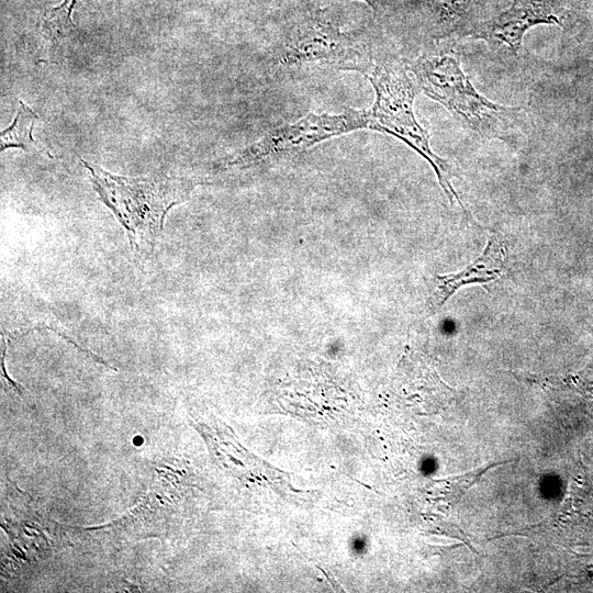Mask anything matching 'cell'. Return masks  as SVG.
<instances>
[{"instance_id": "obj_1", "label": "cell", "mask_w": 593, "mask_h": 593, "mask_svg": "<svg viewBox=\"0 0 593 593\" xmlns=\"http://www.w3.org/2000/svg\"><path fill=\"white\" fill-rule=\"evenodd\" d=\"M80 160L100 200L124 227L132 250L142 256L152 254L167 213L189 198L192 180L163 174L125 177Z\"/></svg>"}, {"instance_id": "obj_2", "label": "cell", "mask_w": 593, "mask_h": 593, "mask_svg": "<svg viewBox=\"0 0 593 593\" xmlns=\"http://www.w3.org/2000/svg\"><path fill=\"white\" fill-rule=\"evenodd\" d=\"M409 74L406 65L376 54L372 64L363 74L374 91L372 105L365 109L367 130L401 139L427 160L448 201L452 204L456 200L466 212L451 183V178L457 174L448 161L432 149L429 133L415 116L414 100L419 88L414 77Z\"/></svg>"}, {"instance_id": "obj_3", "label": "cell", "mask_w": 593, "mask_h": 593, "mask_svg": "<svg viewBox=\"0 0 593 593\" xmlns=\"http://www.w3.org/2000/svg\"><path fill=\"white\" fill-rule=\"evenodd\" d=\"M376 53L358 33L345 31L326 11H315L287 27L268 47L275 71H358L365 74Z\"/></svg>"}, {"instance_id": "obj_4", "label": "cell", "mask_w": 593, "mask_h": 593, "mask_svg": "<svg viewBox=\"0 0 593 593\" xmlns=\"http://www.w3.org/2000/svg\"><path fill=\"white\" fill-rule=\"evenodd\" d=\"M418 88L458 121L484 138H504L522 108L495 103L481 94L449 53H424L406 65Z\"/></svg>"}, {"instance_id": "obj_5", "label": "cell", "mask_w": 593, "mask_h": 593, "mask_svg": "<svg viewBox=\"0 0 593 593\" xmlns=\"http://www.w3.org/2000/svg\"><path fill=\"white\" fill-rule=\"evenodd\" d=\"M359 130H367L365 109L349 108L337 114L307 113L296 122L269 130L258 141L221 161L219 167L222 170L249 168Z\"/></svg>"}, {"instance_id": "obj_6", "label": "cell", "mask_w": 593, "mask_h": 593, "mask_svg": "<svg viewBox=\"0 0 593 593\" xmlns=\"http://www.w3.org/2000/svg\"><path fill=\"white\" fill-rule=\"evenodd\" d=\"M538 24H561L559 0H512L467 36L484 41L494 51L518 54L525 33Z\"/></svg>"}, {"instance_id": "obj_7", "label": "cell", "mask_w": 593, "mask_h": 593, "mask_svg": "<svg viewBox=\"0 0 593 593\" xmlns=\"http://www.w3.org/2000/svg\"><path fill=\"white\" fill-rule=\"evenodd\" d=\"M505 257L504 238L499 234H493L483 253L465 269L456 273L437 276L436 287L426 303L428 311H437L462 286L496 280L504 269Z\"/></svg>"}, {"instance_id": "obj_8", "label": "cell", "mask_w": 593, "mask_h": 593, "mask_svg": "<svg viewBox=\"0 0 593 593\" xmlns=\"http://www.w3.org/2000/svg\"><path fill=\"white\" fill-rule=\"evenodd\" d=\"M505 0H438L435 3V27L438 37L467 36L481 22L505 7Z\"/></svg>"}, {"instance_id": "obj_9", "label": "cell", "mask_w": 593, "mask_h": 593, "mask_svg": "<svg viewBox=\"0 0 593 593\" xmlns=\"http://www.w3.org/2000/svg\"><path fill=\"white\" fill-rule=\"evenodd\" d=\"M36 119L37 115L35 112L24 102L19 101L18 112L13 122L0 134V150L3 152L10 147H18L26 152L43 153L52 158L51 153L32 136Z\"/></svg>"}, {"instance_id": "obj_10", "label": "cell", "mask_w": 593, "mask_h": 593, "mask_svg": "<svg viewBox=\"0 0 593 593\" xmlns=\"http://www.w3.org/2000/svg\"><path fill=\"white\" fill-rule=\"evenodd\" d=\"M76 0H63L58 7L47 10L42 19V33L52 42L68 37L76 31L71 13Z\"/></svg>"}, {"instance_id": "obj_11", "label": "cell", "mask_w": 593, "mask_h": 593, "mask_svg": "<svg viewBox=\"0 0 593 593\" xmlns=\"http://www.w3.org/2000/svg\"><path fill=\"white\" fill-rule=\"evenodd\" d=\"M496 465L499 463L489 465L485 468H480L463 475L439 480V482L445 484L441 492L451 497L455 502V500L459 499L488 469Z\"/></svg>"}, {"instance_id": "obj_12", "label": "cell", "mask_w": 593, "mask_h": 593, "mask_svg": "<svg viewBox=\"0 0 593 593\" xmlns=\"http://www.w3.org/2000/svg\"><path fill=\"white\" fill-rule=\"evenodd\" d=\"M362 1H365L368 5H370L374 12H378L380 8L383 5L385 0H362Z\"/></svg>"}, {"instance_id": "obj_13", "label": "cell", "mask_w": 593, "mask_h": 593, "mask_svg": "<svg viewBox=\"0 0 593 593\" xmlns=\"http://www.w3.org/2000/svg\"><path fill=\"white\" fill-rule=\"evenodd\" d=\"M430 3L435 4L438 0H428Z\"/></svg>"}]
</instances>
